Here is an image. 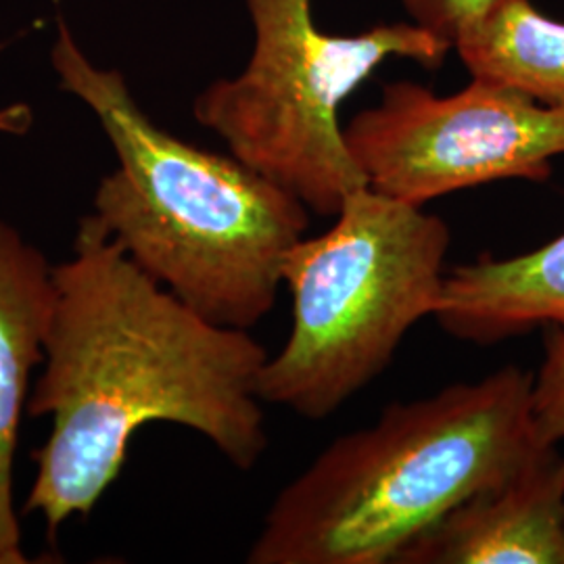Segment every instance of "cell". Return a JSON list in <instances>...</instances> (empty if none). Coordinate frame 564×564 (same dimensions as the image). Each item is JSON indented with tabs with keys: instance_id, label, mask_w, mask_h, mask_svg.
I'll use <instances>...</instances> for the list:
<instances>
[{
	"instance_id": "cell-6",
	"label": "cell",
	"mask_w": 564,
	"mask_h": 564,
	"mask_svg": "<svg viewBox=\"0 0 564 564\" xmlns=\"http://www.w3.org/2000/svg\"><path fill=\"white\" fill-rule=\"evenodd\" d=\"M343 132L372 191L424 207L489 182L547 181L564 155V107L473 76L445 97L398 80Z\"/></svg>"
},
{
	"instance_id": "cell-9",
	"label": "cell",
	"mask_w": 564,
	"mask_h": 564,
	"mask_svg": "<svg viewBox=\"0 0 564 564\" xmlns=\"http://www.w3.org/2000/svg\"><path fill=\"white\" fill-rule=\"evenodd\" d=\"M435 321L452 337L481 345L538 326L564 328V232L535 251L447 272Z\"/></svg>"
},
{
	"instance_id": "cell-4",
	"label": "cell",
	"mask_w": 564,
	"mask_h": 564,
	"mask_svg": "<svg viewBox=\"0 0 564 564\" xmlns=\"http://www.w3.org/2000/svg\"><path fill=\"white\" fill-rule=\"evenodd\" d=\"M447 224L370 186L351 193L335 223L286 253L282 284L293 328L258 375V398L323 421L372 383L403 337L435 318L444 293Z\"/></svg>"
},
{
	"instance_id": "cell-2",
	"label": "cell",
	"mask_w": 564,
	"mask_h": 564,
	"mask_svg": "<svg viewBox=\"0 0 564 564\" xmlns=\"http://www.w3.org/2000/svg\"><path fill=\"white\" fill-rule=\"evenodd\" d=\"M51 63L61 88L95 113L118 160L90 216L209 323L242 330L262 323L279 300L286 253L310 228L305 203L232 153L160 128L118 69L84 55L63 18Z\"/></svg>"
},
{
	"instance_id": "cell-13",
	"label": "cell",
	"mask_w": 564,
	"mask_h": 564,
	"mask_svg": "<svg viewBox=\"0 0 564 564\" xmlns=\"http://www.w3.org/2000/svg\"><path fill=\"white\" fill-rule=\"evenodd\" d=\"M34 123V111L28 102H11L0 107V134L23 137Z\"/></svg>"
},
{
	"instance_id": "cell-8",
	"label": "cell",
	"mask_w": 564,
	"mask_h": 564,
	"mask_svg": "<svg viewBox=\"0 0 564 564\" xmlns=\"http://www.w3.org/2000/svg\"><path fill=\"white\" fill-rule=\"evenodd\" d=\"M55 300L53 263L0 218V564H28L15 510V456Z\"/></svg>"
},
{
	"instance_id": "cell-12",
	"label": "cell",
	"mask_w": 564,
	"mask_h": 564,
	"mask_svg": "<svg viewBox=\"0 0 564 564\" xmlns=\"http://www.w3.org/2000/svg\"><path fill=\"white\" fill-rule=\"evenodd\" d=\"M502 2L506 0H400L412 23L447 42L452 48Z\"/></svg>"
},
{
	"instance_id": "cell-5",
	"label": "cell",
	"mask_w": 564,
	"mask_h": 564,
	"mask_svg": "<svg viewBox=\"0 0 564 564\" xmlns=\"http://www.w3.org/2000/svg\"><path fill=\"white\" fill-rule=\"evenodd\" d=\"M245 7L251 57L239 76L203 90L193 102L195 120L312 214L335 218L351 193L368 186L345 141L343 102L387 59L440 69L454 48L412 21L328 34L314 21L312 0H245Z\"/></svg>"
},
{
	"instance_id": "cell-7",
	"label": "cell",
	"mask_w": 564,
	"mask_h": 564,
	"mask_svg": "<svg viewBox=\"0 0 564 564\" xmlns=\"http://www.w3.org/2000/svg\"><path fill=\"white\" fill-rule=\"evenodd\" d=\"M400 564H564V456L554 447L447 512Z\"/></svg>"
},
{
	"instance_id": "cell-1",
	"label": "cell",
	"mask_w": 564,
	"mask_h": 564,
	"mask_svg": "<svg viewBox=\"0 0 564 564\" xmlns=\"http://www.w3.org/2000/svg\"><path fill=\"white\" fill-rule=\"evenodd\" d=\"M55 300L28 414L48 416L23 514L51 538L118 481L134 433L186 426L249 473L268 449L256 384L268 354L249 330L209 323L132 262L90 214L53 265Z\"/></svg>"
},
{
	"instance_id": "cell-11",
	"label": "cell",
	"mask_w": 564,
	"mask_h": 564,
	"mask_svg": "<svg viewBox=\"0 0 564 564\" xmlns=\"http://www.w3.org/2000/svg\"><path fill=\"white\" fill-rule=\"evenodd\" d=\"M533 412L545 442L564 447V328L558 326H547L544 360L533 372Z\"/></svg>"
},
{
	"instance_id": "cell-3",
	"label": "cell",
	"mask_w": 564,
	"mask_h": 564,
	"mask_svg": "<svg viewBox=\"0 0 564 564\" xmlns=\"http://www.w3.org/2000/svg\"><path fill=\"white\" fill-rule=\"evenodd\" d=\"M554 447L535 421L533 372L517 366L391 403L282 487L247 563H395L456 506Z\"/></svg>"
},
{
	"instance_id": "cell-10",
	"label": "cell",
	"mask_w": 564,
	"mask_h": 564,
	"mask_svg": "<svg viewBox=\"0 0 564 564\" xmlns=\"http://www.w3.org/2000/svg\"><path fill=\"white\" fill-rule=\"evenodd\" d=\"M454 51L473 78L517 88L535 101L564 107V21L531 0H506L475 23Z\"/></svg>"
}]
</instances>
